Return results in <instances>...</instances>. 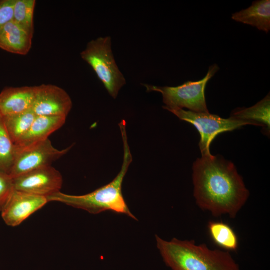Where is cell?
Segmentation results:
<instances>
[{"instance_id": "obj_1", "label": "cell", "mask_w": 270, "mask_h": 270, "mask_svg": "<svg viewBox=\"0 0 270 270\" xmlns=\"http://www.w3.org/2000/svg\"><path fill=\"white\" fill-rule=\"evenodd\" d=\"M196 204L215 217L234 218L250 196L234 164L220 155L202 156L192 167Z\"/></svg>"}, {"instance_id": "obj_2", "label": "cell", "mask_w": 270, "mask_h": 270, "mask_svg": "<svg viewBox=\"0 0 270 270\" xmlns=\"http://www.w3.org/2000/svg\"><path fill=\"white\" fill-rule=\"evenodd\" d=\"M119 126L124 144V158L120 171L110 182L94 191L82 196H73L60 192L47 198L48 202H57L86 210L92 214H98L106 210L125 214L137 220L130 210L123 196L122 185L128 168L132 161L129 147L126 122L122 120Z\"/></svg>"}, {"instance_id": "obj_3", "label": "cell", "mask_w": 270, "mask_h": 270, "mask_svg": "<svg viewBox=\"0 0 270 270\" xmlns=\"http://www.w3.org/2000/svg\"><path fill=\"white\" fill-rule=\"evenodd\" d=\"M156 237L163 260L172 270H240L230 252L211 250L192 240L166 241Z\"/></svg>"}, {"instance_id": "obj_4", "label": "cell", "mask_w": 270, "mask_h": 270, "mask_svg": "<svg viewBox=\"0 0 270 270\" xmlns=\"http://www.w3.org/2000/svg\"><path fill=\"white\" fill-rule=\"evenodd\" d=\"M80 56L93 69L110 95L116 99L126 80L114 58L111 38L100 37L91 40Z\"/></svg>"}, {"instance_id": "obj_5", "label": "cell", "mask_w": 270, "mask_h": 270, "mask_svg": "<svg viewBox=\"0 0 270 270\" xmlns=\"http://www.w3.org/2000/svg\"><path fill=\"white\" fill-rule=\"evenodd\" d=\"M217 64L211 66L206 76L198 82H187L176 86H157L144 84L148 92L162 94L166 108H186L196 112L209 113L205 98V88L207 83L218 70Z\"/></svg>"}, {"instance_id": "obj_6", "label": "cell", "mask_w": 270, "mask_h": 270, "mask_svg": "<svg viewBox=\"0 0 270 270\" xmlns=\"http://www.w3.org/2000/svg\"><path fill=\"white\" fill-rule=\"evenodd\" d=\"M177 116L180 120L194 125L200 132V148L202 156L211 155L210 145L220 134L232 131L246 125H254L250 122L230 118H222L209 113L196 112L179 108H164Z\"/></svg>"}, {"instance_id": "obj_7", "label": "cell", "mask_w": 270, "mask_h": 270, "mask_svg": "<svg viewBox=\"0 0 270 270\" xmlns=\"http://www.w3.org/2000/svg\"><path fill=\"white\" fill-rule=\"evenodd\" d=\"M71 148L58 150L49 139L22 148L14 146V160L9 175L14 178L34 170L50 166L66 154Z\"/></svg>"}, {"instance_id": "obj_8", "label": "cell", "mask_w": 270, "mask_h": 270, "mask_svg": "<svg viewBox=\"0 0 270 270\" xmlns=\"http://www.w3.org/2000/svg\"><path fill=\"white\" fill-rule=\"evenodd\" d=\"M13 179L15 190L48 198L60 192L61 174L51 166L41 168Z\"/></svg>"}, {"instance_id": "obj_9", "label": "cell", "mask_w": 270, "mask_h": 270, "mask_svg": "<svg viewBox=\"0 0 270 270\" xmlns=\"http://www.w3.org/2000/svg\"><path fill=\"white\" fill-rule=\"evenodd\" d=\"M72 106L70 96L62 88L52 84L35 86V98L32 109L36 116L67 118Z\"/></svg>"}, {"instance_id": "obj_10", "label": "cell", "mask_w": 270, "mask_h": 270, "mask_svg": "<svg viewBox=\"0 0 270 270\" xmlns=\"http://www.w3.org/2000/svg\"><path fill=\"white\" fill-rule=\"evenodd\" d=\"M48 202L46 197L14 190L0 212L2 217L8 226L15 227Z\"/></svg>"}, {"instance_id": "obj_11", "label": "cell", "mask_w": 270, "mask_h": 270, "mask_svg": "<svg viewBox=\"0 0 270 270\" xmlns=\"http://www.w3.org/2000/svg\"><path fill=\"white\" fill-rule=\"evenodd\" d=\"M34 98L35 86L5 88L0 93V116L3 118L32 109Z\"/></svg>"}, {"instance_id": "obj_12", "label": "cell", "mask_w": 270, "mask_h": 270, "mask_svg": "<svg viewBox=\"0 0 270 270\" xmlns=\"http://www.w3.org/2000/svg\"><path fill=\"white\" fill-rule=\"evenodd\" d=\"M33 36L12 20L0 32V48L12 54L26 55L31 49Z\"/></svg>"}, {"instance_id": "obj_13", "label": "cell", "mask_w": 270, "mask_h": 270, "mask_svg": "<svg viewBox=\"0 0 270 270\" xmlns=\"http://www.w3.org/2000/svg\"><path fill=\"white\" fill-rule=\"evenodd\" d=\"M66 120L63 116H36L27 132L15 146L24 148L48 140L52 133L64 124Z\"/></svg>"}, {"instance_id": "obj_14", "label": "cell", "mask_w": 270, "mask_h": 270, "mask_svg": "<svg viewBox=\"0 0 270 270\" xmlns=\"http://www.w3.org/2000/svg\"><path fill=\"white\" fill-rule=\"evenodd\" d=\"M232 18L268 34L270 30V0L254 1L247 9L234 14Z\"/></svg>"}, {"instance_id": "obj_15", "label": "cell", "mask_w": 270, "mask_h": 270, "mask_svg": "<svg viewBox=\"0 0 270 270\" xmlns=\"http://www.w3.org/2000/svg\"><path fill=\"white\" fill-rule=\"evenodd\" d=\"M270 98L268 94L262 100L249 108H238L232 112L230 118L248 121L255 126H262L264 133L270 132Z\"/></svg>"}, {"instance_id": "obj_16", "label": "cell", "mask_w": 270, "mask_h": 270, "mask_svg": "<svg viewBox=\"0 0 270 270\" xmlns=\"http://www.w3.org/2000/svg\"><path fill=\"white\" fill-rule=\"evenodd\" d=\"M208 234L214 243L224 250L236 251L238 238L233 228L222 222L210 221L208 224Z\"/></svg>"}, {"instance_id": "obj_17", "label": "cell", "mask_w": 270, "mask_h": 270, "mask_svg": "<svg viewBox=\"0 0 270 270\" xmlns=\"http://www.w3.org/2000/svg\"><path fill=\"white\" fill-rule=\"evenodd\" d=\"M36 117L32 109L2 117L7 132L14 144L27 132Z\"/></svg>"}, {"instance_id": "obj_18", "label": "cell", "mask_w": 270, "mask_h": 270, "mask_svg": "<svg viewBox=\"0 0 270 270\" xmlns=\"http://www.w3.org/2000/svg\"><path fill=\"white\" fill-rule=\"evenodd\" d=\"M14 156V144L0 116V172L10 174Z\"/></svg>"}, {"instance_id": "obj_19", "label": "cell", "mask_w": 270, "mask_h": 270, "mask_svg": "<svg viewBox=\"0 0 270 270\" xmlns=\"http://www.w3.org/2000/svg\"><path fill=\"white\" fill-rule=\"evenodd\" d=\"M35 0H15L13 20L30 32L34 34Z\"/></svg>"}, {"instance_id": "obj_20", "label": "cell", "mask_w": 270, "mask_h": 270, "mask_svg": "<svg viewBox=\"0 0 270 270\" xmlns=\"http://www.w3.org/2000/svg\"><path fill=\"white\" fill-rule=\"evenodd\" d=\"M14 190L13 179L8 174L0 172V212Z\"/></svg>"}, {"instance_id": "obj_21", "label": "cell", "mask_w": 270, "mask_h": 270, "mask_svg": "<svg viewBox=\"0 0 270 270\" xmlns=\"http://www.w3.org/2000/svg\"><path fill=\"white\" fill-rule=\"evenodd\" d=\"M15 0H0V32L9 22L13 20Z\"/></svg>"}]
</instances>
